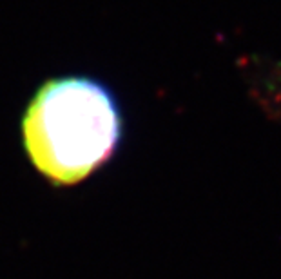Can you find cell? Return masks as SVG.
<instances>
[{
    "label": "cell",
    "instance_id": "obj_1",
    "mask_svg": "<svg viewBox=\"0 0 281 279\" xmlns=\"http://www.w3.org/2000/svg\"><path fill=\"white\" fill-rule=\"evenodd\" d=\"M123 120L113 91L89 76L42 83L22 118L27 158L53 185H75L115 156Z\"/></svg>",
    "mask_w": 281,
    "mask_h": 279
},
{
    "label": "cell",
    "instance_id": "obj_2",
    "mask_svg": "<svg viewBox=\"0 0 281 279\" xmlns=\"http://www.w3.org/2000/svg\"><path fill=\"white\" fill-rule=\"evenodd\" d=\"M256 69L250 85L260 107L270 120L281 121V60L270 57L254 58Z\"/></svg>",
    "mask_w": 281,
    "mask_h": 279
}]
</instances>
